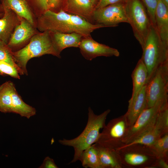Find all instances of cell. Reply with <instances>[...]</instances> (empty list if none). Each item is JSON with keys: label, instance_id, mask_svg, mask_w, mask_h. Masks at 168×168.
I'll list each match as a JSON object with an SVG mask.
<instances>
[{"label": "cell", "instance_id": "1", "mask_svg": "<svg viewBox=\"0 0 168 168\" xmlns=\"http://www.w3.org/2000/svg\"><path fill=\"white\" fill-rule=\"evenodd\" d=\"M105 26L91 23L78 16L63 10L55 12L49 10L37 18L36 28L41 32L44 31L69 33L75 32L83 37L91 36L93 31Z\"/></svg>", "mask_w": 168, "mask_h": 168}, {"label": "cell", "instance_id": "2", "mask_svg": "<svg viewBox=\"0 0 168 168\" xmlns=\"http://www.w3.org/2000/svg\"><path fill=\"white\" fill-rule=\"evenodd\" d=\"M110 112V110L108 109L101 114L97 115L89 107L87 123L82 133L73 139L63 138L58 141L61 144L72 147L74 149L73 157L70 163L78 161L82 153L96 142L100 134V130L105 125L107 117Z\"/></svg>", "mask_w": 168, "mask_h": 168}, {"label": "cell", "instance_id": "3", "mask_svg": "<svg viewBox=\"0 0 168 168\" xmlns=\"http://www.w3.org/2000/svg\"><path fill=\"white\" fill-rule=\"evenodd\" d=\"M53 41L51 31L39 32L34 35L29 43L20 49L12 51L14 60L18 67L28 75L26 65L31 58L45 54L61 57Z\"/></svg>", "mask_w": 168, "mask_h": 168}, {"label": "cell", "instance_id": "4", "mask_svg": "<svg viewBox=\"0 0 168 168\" xmlns=\"http://www.w3.org/2000/svg\"><path fill=\"white\" fill-rule=\"evenodd\" d=\"M142 49L141 59L147 70V83L158 68L168 63V47L162 42L155 27L152 25Z\"/></svg>", "mask_w": 168, "mask_h": 168}, {"label": "cell", "instance_id": "5", "mask_svg": "<svg viewBox=\"0 0 168 168\" xmlns=\"http://www.w3.org/2000/svg\"><path fill=\"white\" fill-rule=\"evenodd\" d=\"M0 111L17 114L28 119L36 112L34 107L23 101L15 85L10 81L0 86Z\"/></svg>", "mask_w": 168, "mask_h": 168}, {"label": "cell", "instance_id": "6", "mask_svg": "<svg viewBox=\"0 0 168 168\" xmlns=\"http://www.w3.org/2000/svg\"><path fill=\"white\" fill-rule=\"evenodd\" d=\"M126 10L129 24L142 49L152 25L146 9L140 0H127Z\"/></svg>", "mask_w": 168, "mask_h": 168}, {"label": "cell", "instance_id": "7", "mask_svg": "<svg viewBox=\"0 0 168 168\" xmlns=\"http://www.w3.org/2000/svg\"><path fill=\"white\" fill-rule=\"evenodd\" d=\"M116 150L123 166L150 168L157 159L152 151L143 145H133Z\"/></svg>", "mask_w": 168, "mask_h": 168}, {"label": "cell", "instance_id": "8", "mask_svg": "<svg viewBox=\"0 0 168 168\" xmlns=\"http://www.w3.org/2000/svg\"><path fill=\"white\" fill-rule=\"evenodd\" d=\"M146 85L147 108L159 101H168V63L155 70Z\"/></svg>", "mask_w": 168, "mask_h": 168}, {"label": "cell", "instance_id": "9", "mask_svg": "<svg viewBox=\"0 0 168 168\" xmlns=\"http://www.w3.org/2000/svg\"><path fill=\"white\" fill-rule=\"evenodd\" d=\"M167 104L168 101H159L154 106L146 109L128 128L122 141L123 145L132 142L151 129L154 125L160 109Z\"/></svg>", "mask_w": 168, "mask_h": 168}, {"label": "cell", "instance_id": "10", "mask_svg": "<svg viewBox=\"0 0 168 168\" xmlns=\"http://www.w3.org/2000/svg\"><path fill=\"white\" fill-rule=\"evenodd\" d=\"M128 128L124 115L111 119L103 128L95 143L116 149L123 145L122 141Z\"/></svg>", "mask_w": 168, "mask_h": 168}, {"label": "cell", "instance_id": "11", "mask_svg": "<svg viewBox=\"0 0 168 168\" xmlns=\"http://www.w3.org/2000/svg\"><path fill=\"white\" fill-rule=\"evenodd\" d=\"M94 24L105 26L115 27L121 23H129L126 13V2H120L95 9L93 14Z\"/></svg>", "mask_w": 168, "mask_h": 168}, {"label": "cell", "instance_id": "12", "mask_svg": "<svg viewBox=\"0 0 168 168\" xmlns=\"http://www.w3.org/2000/svg\"><path fill=\"white\" fill-rule=\"evenodd\" d=\"M78 47L82 56L89 60L99 56L118 57L120 54L117 49L98 42L91 36L83 37Z\"/></svg>", "mask_w": 168, "mask_h": 168}, {"label": "cell", "instance_id": "13", "mask_svg": "<svg viewBox=\"0 0 168 168\" xmlns=\"http://www.w3.org/2000/svg\"><path fill=\"white\" fill-rule=\"evenodd\" d=\"M39 32L36 27L21 18L20 23L15 28L7 45L12 51L18 50L26 45L31 38Z\"/></svg>", "mask_w": 168, "mask_h": 168}, {"label": "cell", "instance_id": "14", "mask_svg": "<svg viewBox=\"0 0 168 168\" xmlns=\"http://www.w3.org/2000/svg\"><path fill=\"white\" fill-rule=\"evenodd\" d=\"M1 3L36 27L37 17L30 0H1Z\"/></svg>", "mask_w": 168, "mask_h": 168}, {"label": "cell", "instance_id": "15", "mask_svg": "<svg viewBox=\"0 0 168 168\" xmlns=\"http://www.w3.org/2000/svg\"><path fill=\"white\" fill-rule=\"evenodd\" d=\"M3 15L0 19V41L7 44L15 28L21 18L10 8L2 6Z\"/></svg>", "mask_w": 168, "mask_h": 168}, {"label": "cell", "instance_id": "16", "mask_svg": "<svg viewBox=\"0 0 168 168\" xmlns=\"http://www.w3.org/2000/svg\"><path fill=\"white\" fill-rule=\"evenodd\" d=\"M94 10L91 0H67L63 11L94 24L93 18Z\"/></svg>", "mask_w": 168, "mask_h": 168}, {"label": "cell", "instance_id": "17", "mask_svg": "<svg viewBox=\"0 0 168 168\" xmlns=\"http://www.w3.org/2000/svg\"><path fill=\"white\" fill-rule=\"evenodd\" d=\"M146 86V84L136 98L128 102V110L124 114L128 128L134 124L141 114L147 108Z\"/></svg>", "mask_w": 168, "mask_h": 168}, {"label": "cell", "instance_id": "18", "mask_svg": "<svg viewBox=\"0 0 168 168\" xmlns=\"http://www.w3.org/2000/svg\"><path fill=\"white\" fill-rule=\"evenodd\" d=\"M155 27L163 44L168 47V6L159 0L155 12Z\"/></svg>", "mask_w": 168, "mask_h": 168}, {"label": "cell", "instance_id": "19", "mask_svg": "<svg viewBox=\"0 0 168 168\" xmlns=\"http://www.w3.org/2000/svg\"><path fill=\"white\" fill-rule=\"evenodd\" d=\"M101 168H122L123 166L116 149L94 143Z\"/></svg>", "mask_w": 168, "mask_h": 168}, {"label": "cell", "instance_id": "20", "mask_svg": "<svg viewBox=\"0 0 168 168\" xmlns=\"http://www.w3.org/2000/svg\"><path fill=\"white\" fill-rule=\"evenodd\" d=\"M54 44L60 54L64 49L69 47H78L83 36L80 34L73 32L65 33L52 32Z\"/></svg>", "mask_w": 168, "mask_h": 168}, {"label": "cell", "instance_id": "21", "mask_svg": "<svg viewBox=\"0 0 168 168\" xmlns=\"http://www.w3.org/2000/svg\"><path fill=\"white\" fill-rule=\"evenodd\" d=\"M133 88L131 97L128 102L133 101L142 87L147 84V72L146 68L140 58L132 74Z\"/></svg>", "mask_w": 168, "mask_h": 168}, {"label": "cell", "instance_id": "22", "mask_svg": "<svg viewBox=\"0 0 168 168\" xmlns=\"http://www.w3.org/2000/svg\"><path fill=\"white\" fill-rule=\"evenodd\" d=\"M85 168H101L98 152L94 144L84 150L78 160Z\"/></svg>", "mask_w": 168, "mask_h": 168}, {"label": "cell", "instance_id": "23", "mask_svg": "<svg viewBox=\"0 0 168 168\" xmlns=\"http://www.w3.org/2000/svg\"><path fill=\"white\" fill-rule=\"evenodd\" d=\"M166 134V133H165L155 124L154 126L151 129L141 136L132 142L123 145L120 147L135 144H140L149 146L152 144L157 139Z\"/></svg>", "mask_w": 168, "mask_h": 168}, {"label": "cell", "instance_id": "24", "mask_svg": "<svg viewBox=\"0 0 168 168\" xmlns=\"http://www.w3.org/2000/svg\"><path fill=\"white\" fill-rule=\"evenodd\" d=\"M148 147L155 154L157 158L168 160V133L162 136Z\"/></svg>", "mask_w": 168, "mask_h": 168}, {"label": "cell", "instance_id": "25", "mask_svg": "<svg viewBox=\"0 0 168 168\" xmlns=\"http://www.w3.org/2000/svg\"><path fill=\"white\" fill-rule=\"evenodd\" d=\"M0 61L5 62L15 67L19 74L24 75L22 71L15 63L12 55V51L7 44L0 41Z\"/></svg>", "mask_w": 168, "mask_h": 168}, {"label": "cell", "instance_id": "26", "mask_svg": "<svg viewBox=\"0 0 168 168\" xmlns=\"http://www.w3.org/2000/svg\"><path fill=\"white\" fill-rule=\"evenodd\" d=\"M141 0L145 5L152 25L155 27V12L159 0Z\"/></svg>", "mask_w": 168, "mask_h": 168}, {"label": "cell", "instance_id": "27", "mask_svg": "<svg viewBox=\"0 0 168 168\" xmlns=\"http://www.w3.org/2000/svg\"><path fill=\"white\" fill-rule=\"evenodd\" d=\"M0 73L2 76L8 75L15 78L20 79L17 69L10 64L2 61H0Z\"/></svg>", "mask_w": 168, "mask_h": 168}, {"label": "cell", "instance_id": "28", "mask_svg": "<svg viewBox=\"0 0 168 168\" xmlns=\"http://www.w3.org/2000/svg\"><path fill=\"white\" fill-rule=\"evenodd\" d=\"M30 1L37 18L48 10L47 0Z\"/></svg>", "mask_w": 168, "mask_h": 168}, {"label": "cell", "instance_id": "29", "mask_svg": "<svg viewBox=\"0 0 168 168\" xmlns=\"http://www.w3.org/2000/svg\"><path fill=\"white\" fill-rule=\"evenodd\" d=\"M66 2V0H47L48 10L56 12L63 10Z\"/></svg>", "mask_w": 168, "mask_h": 168}, {"label": "cell", "instance_id": "30", "mask_svg": "<svg viewBox=\"0 0 168 168\" xmlns=\"http://www.w3.org/2000/svg\"><path fill=\"white\" fill-rule=\"evenodd\" d=\"M127 0H99L95 9L104 7L107 6L120 2H126Z\"/></svg>", "mask_w": 168, "mask_h": 168}, {"label": "cell", "instance_id": "31", "mask_svg": "<svg viewBox=\"0 0 168 168\" xmlns=\"http://www.w3.org/2000/svg\"><path fill=\"white\" fill-rule=\"evenodd\" d=\"M39 168H58L54 160L49 156L46 157Z\"/></svg>", "mask_w": 168, "mask_h": 168}, {"label": "cell", "instance_id": "32", "mask_svg": "<svg viewBox=\"0 0 168 168\" xmlns=\"http://www.w3.org/2000/svg\"><path fill=\"white\" fill-rule=\"evenodd\" d=\"M157 167L162 168H168V160L162 158H157L154 164L150 168H155Z\"/></svg>", "mask_w": 168, "mask_h": 168}, {"label": "cell", "instance_id": "33", "mask_svg": "<svg viewBox=\"0 0 168 168\" xmlns=\"http://www.w3.org/2000/svg\"><path fill=\"white\" fill-rule=\"evenodd\" d=\"M91 0L93 5H94L95 7L97 3L98 2L99 0Z\"/></svg>", "mask_w": 168, "mask_h": 168}, {"label": "cell", "instance_id": "34", "mask_svg": "<svg viewBox=\"0 0 168 168\" xmlns=\"http://www.w3.org/2000/svg\"><path fill=\"white\" fill-rule=\"evenodd\" d=\"M0 12H3V9L2 6V5L1 3V0H0Z\"/></svg>", "mask_w": 168, "mask_h": 168}, {"label": "cell", "instance_id": "35", "mask_svg": "<svg viewBox=\"0 0 168 168\" xmlns=\"http://www.w3.org/2000/svg\"><path fill=\"white\" fill-rule=\"evenodd\" d=\"M168 6V0H162Z\"/></svg>", "mask_w": 168, "mask_h": 168}, {"label": "cell", "instance_id": "36", "mask_svg": "<svg viewBox=\"0 0 168 168\" xmlns=\"http://www.w3.org/2000/svg\"><path fill=\"white\" fill-rule=\"evenodd\" d=\"M3 15V12H0V17H2Z\"/></svg>", "mask_w": 168, "mask_h": 168}, {"label": "cell", "instance_id": "37", "mask_svg": "<svg viewBox=\"0 0 168 168\" xmlns=\"http://www.w3.org/2000/svg\"><path fill=\"white\" fill-rule=\"evenodd\" d=\"M0 75H2V74L0 73Z\"/></svg>", "mask_w": 168, "mask_h": 168}]
</instances>
